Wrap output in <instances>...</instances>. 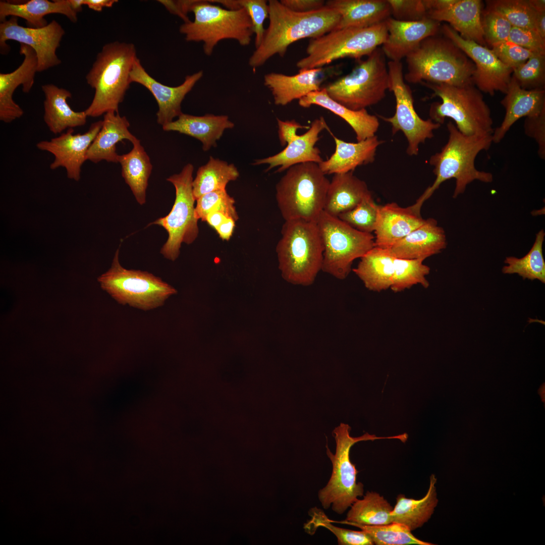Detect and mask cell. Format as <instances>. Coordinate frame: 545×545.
Instances as JSON below:
<instances>
[{"label": "cell", "mask_w": 545, "mask_h": 545, "mask_svg": "<svg viewBox=\"0 0 545 545\" xmlns=\"http://www.w3.org/2000/svg\"><path fill=\"white\" fill-rule=\"evenodd\" d=\"M268 26L248 61L253 69L263 65L276 54L284 57L288 47L299 40L318 38L336 29L340 19L338 13L325 5L316 11L298 13L277 0L268 1Z\"/></svg>", "instance_id": "cell-1"}, {"label": "cell", "mask_w": 545, "mask_h": 545, "mask_svg": "<svg viewBox=\"0 0 545 545\" xmlns=\"http://www.w3.org/2000/svg\"><path fill=\"white\" fill-rule=\"evenodd\" d=\"M449 138L440 152L431 155L429 164L433 167L435 179L411 207L421 212L424 202L430 197L444 182L454 178L455 188L453 197L463 194L468 184L475 180L490 183L493 176L489 172L481 171L475 166L477 155L489 148L492 134L468 136L461 133L451 121L447 124Z\"/></svg>", "instance_id": "cell-2"}, {"label": "cell", "mask_w": 545, "mask_h": 545, "mask_svg": "<svg viewBox=\"0 0 545 545\" xmlns=\"http://www.w3.org/2000/svg\"><path fill=\"white\" fill-rule=\"evenodd\" d=\"M406 61L404 80L412 84L464 86L472 83L475 70L474 63L455 43L437 35L421 41Z\"/></svg>", "instance_id": "cell-3"}, {"label": "cell", "mask_w": 545, "mask_h": 545, "mask_svg": "<svg viewBox=\"0 0 545 545\" xmlns=\"http://www.w3.org/2000/svg\"><path fill=\"white\" fill-rule=\"evenodd\" d=\"M137 58L136 47L131 43L114 41L102 47L86 76L87 84L95 90L90 104L85 110L87 117L118 113L119 105L131 83L130 73Z\"/></svg>", "instance_id": "cell-4"}, {"label": "cell", "mask_w": 545, "mask_h": 545, "mask_svg": "<svg viewBox=\"0 0 545 545\" xmlns=\"http://www.w3.org/2000/svg\"><path fill=\"white\" fill-rule=\"evenodd\" d=\"M276 252L279 268L287 282L311 285L321 270L323 247L316 223L285 221Z\"/></svg>", "instance_id": "cell-5"}, {"label": "cell", "mask_w": 545, "mask_h": 545, "mask_svg": "<svg viewBox=\"0 0 545 545\" xmlns=\"http://www.w3.org/2000/svg\"><path fill=\"white\" fill-rule=\"evenodd\" d=\"M351 427L341 423L333 431L336 441V452L333 454L326 445V455L332 464L331 477L324 487L319 490L318 498L324 509L331 507L338 514H343L359 497L364 494V485L357 481L358 471L350 458L352 447L361 441L378 439H398L403 441V434L379 437L366 432L361 436L350 435Z\"/></svg>", "instance_id": "cell-6"}, {"label": "cell", "mask_w": 545, "mask_h": 545, "mask_svg": "<svg viewBox=\"0 0 545 545\" xmlns=\"http://www.w3.org/2000/svg\"><path fill=\"white\" fill-rule=\"evenodd\" d=\"M193 21L184 23L179 31L188 42H203L205 55L210 56L221 40L233 39L248 45L254 34L251 19L244 8L229 10L210 1L194 0L190 8Z\"/></svg>", "instance_id": "cell-7"}, {"label": "cell", "mask_w": 545, "mask_h": 545, "mask_svg": "<svg viewBox=\"0 0 545 545\" xmlns=\"http://www.w3.org/2000/svg\"><path fill=\"white\" fill-rule=\"evenodd\" d=\"M329 184L316 163L299 164L287 170L276 185V199L285 221L316 223L323 210Z\"/></svg>", "instance_id": "cell-8"}, {"label": "cell", "mask_w": 545, "mask_h": 545, "mask_svg": "<svg viewBox=\"0 0 545 545\" xmlns=\"http://www.w3.org/2000/svg\"><path fill=\"white\" fill-rule=\"evenodd\" d=\"M422 84L442 100L441 102H433L430 106L429 114L432 121L441 125L446 118H449L464 135L492 134L493 121L490 108L482 92L472 83L461 86Z\"/></svg>", "instance_id": "cell-9"}, {"label": "cell", "mask_w": 545, "mask_h": 545, "mask_svg": "<svg viewBox=\"0 0 545 545\" xmlns=\"http://www.w3.org/2000/svg\"><path fill=\"white\" fill-rule=\"evenodd\" d=\"M388 36L386 21L366 28L335 29L319 37L310 39L306 57L296 63L299 70L322 68L345 58L359 60L368 56L385 42Z\"/></svg>", "instance_id": "cell-10"}, {"label": "cell", "mask_w": 545, "mask_h": 545, "mask_svg": "<svg viewBox=\"0 0 545 545\" xmlns=\"http://www.w3.org/2000/svg\"><path fill=\"white\" fill-rule=\"evenodd\" d=\"M324 88L332 99L353 111L378 103L390 89L388 65L382 48H377L350 73Z\"/></svg>", "instance_id": "cell-11"}, {"label": "cell", "mask_w": 545, "mask_h": 545, "mask_svg": "<svg viewBox=\"0 0 545 545\" xmlns=\"http://www.w3.org/2000/svg\"><path fill=\"white\" fill-rule=\"evenodd\" d=\"M119 254L118 249L111 268L97 278L102 289L118 303L147 311L162 306L177 293L173 287L151 273L123 267Z\"/></svg>", "instance_id": "cell-12"}, {"label": "cell", "mask_w": 545, "mask_h": 545, "mask_svg": "<svg viewBox=\"0 0 545 545\" xmlns=\"http://www.w3.org/2000/svg\"><path fill=\"white\" fill-rule=\"evenodd\" d=\"M316 223L323 247L321 270L337 279H346L354 260L374 247L372 233L359 231L324 211Z\"/></svg>", "instance_id": "cell-13"}, {"label": "cell", "mask_w": 545, "mask_h": 545, "mask_svg": "<svg viewBox=\"0 0 545 545\" xmlns=\"http://www.w3.org/2000/svg\"><path fill=\"white\" fill-rule=\"evenodd\" d=\"M193 170V166L188 164L180 173L167 179L175 188L174 204L167 215L150 224L162 227L168 232V240L160 252L166 258L172 261L178 257L182 243H193L199 233L192 187Z\"/></svg>", "instance_id": "cell-14"}, {"label": "cell", "mask_w": 545, "mask_h": 545, "mask_svg": "<svg viewBox=\"0 0 545 545\" xmlns=\"http://www.w3.org/2000/svg\"><path fill=\"white\" fill-rule=\"evenodd\" d=\"M387 65L389 90L394 94L396 110L393 117H379L391 124L393 134L399 131L403 133L408 141L407 154L410 156L417 155L419 144L433 137V131L441 125L430 119L424 120L416 113L412 90L405 82L402 62L390 61Z\"/></svg>", "instance_id": "cell-15"}, {"label": "cell", "mask_w": 545, "mask_h": 545, "mask_svg": "<svg viewBox=\"0 0 545 545\" xmlns=\"http://www.w3.org/2000/svg\"><path fill=\"white\" fill-rule=\"evenodd\" d=\"M65 30L53 20L42 28L24 27L18 24V18L12 16L0 23V50L2 54L10 51L9 40L31 47L37 58V72H41L61 63L56 54Z\"/></svg>", "instance_id": "cell-16"}, {"label": "cell", "mask_w": 545, "mask_h": 545, "mask_svg": "<svg viewBox=\"0 0 545 545\" xmlns=\"http://www.w3.org/2000/svg\"><path fill=\"white\" fill-rule=\"evenodd\" d=\"M441 30L474 63L475 70L472 83L478 90L492 96L497 91L506 92L512 69L503 64L491 49L462 38L449 25H443Z\"/></svg>", "instance_id": "cell-17"}, {"label": "cell", "mask_w": 545, "mask_h": 545, "mask_svg": "<svg viewBox=\"0 0 545 545\" xmlns=\"http://www.w3.org/2000/svg\"><path fill=\"white\" fill-rule=\"evenodd\" d=\"M102 121L93 123L83 134H74L70 129L58 137L50 140H42L36 144L38 149L51 153L54 159L50 169L59 167L66 169L67 177L78 181L80 179L81 167L86 160L89 147L100 131Z\"/></svg>", "instance_id": "cell-18"}, {"label": "cell", "mask_w": 545, "mask_h": 545, "mask_svg": "<svg viewBox=\"0 0 545 545\" xmlns=\"http://www.w3.org/2000/svg\"><path fill=\"white\" fill-rule=\"evenodd\" d=\"M203 75V72L200 70L187 75L184 82L179 86H167L152 77L137 58L130 73V81L131 83L142 85L153 95L158 106L157 122L163 126L173 121L175 118L183 113L181 111L182 101Z\"/></svg>", "instance_id": "cell-19"}, {"label": "cell", "mask_w": 545, "mask_h": 545, "mask_svg": "<svg viewBox=\"0 0 545 545\" xmlns=\"http://www.w3.org/2000/svg\"><path fill=\"white\" fill-rule=\"evenodd\" d=\"M388 36L381 48L390 61L401 62L425 38L437 35L440 23L427 17L416 21L386 20Z\"/></svg>", "instance_id": "cell-20"}, {"label": "cell", "mask_w": 545, "mask_h": 545, "mask_svg": "<svg viewBox=\"0 0 545 545\" xmlns=\"http://www.w3.org/2000/svg\"><path fill=\"white\" fill-rule=\"evenodd\" d=\"M20 53L24 59L19 67L12 72L0 74V120L10 123L21 117L22 108L13 99L15 90L20 85L24 93L30 91L37 72V58L30 46L20 44Z\"/></svg>", "instance_id": "cell-21"}, {"label": "cell", "mask_w": 545, "mask_h": 545, "mask_svg": "<svg viewBox=\"0 0 545 545\" xmlns=\"http://www.w3.org/2000/svg\"><path fill=\"white\" fill-rule=\"evenodd\" d=\"M328 128L324 118L320 117L311 123L307 132L298 135L282 151L274 155L257 159L253 165L267 164L268 167L266 172L279 167L276 172L281 173L299 164L314 162L319 164L323 160L319 149L315 145L319 139V133Z\"/></svg>", "instance_id": "cell-22"}, {"label": "cell", "mask_w": 545, "mask_h": 545, "mask_svg": "<svg viewBox=\"0 0 545 545\" xmlns=\"http://www.w3.org/2000/svg\"><path fill=\"white\" fill-rule=\"evenodd\" d=\"M505 94L501 101L505 109L504 118L492 133L493 142L496 143L501 142L518 120L537 115L545 110L544 89H523L512 75Z\"/></svg>", "instance_id": "cell-23"}, {"label": "cell", "mask_w": 545, "mask_h": 545, "mask_svg": "<svg viewBox=\"0 0 545 545\" xmlns=\"http://www.w3.org/2000/svg\"><path fill=\"white\" fill-rule=\"evenodd\" d=\"M425 221L421 213L411 206L402 207L395 202L379 205L374 231V246L389 248Z\"/></svg>", "instance_id": "cell-24"}, {"label": "cell", "mask_w": 545, "mask_h": 545, "mask_svg": "<svg viewBox=\"0 0 545 545\" xmlns=\"http://www.w3.org/2000/svg\"><path fill=\"white\" fill-rule=\"evenodd\" d=\"M447 247L444 230L433 218L424 223L388 248L391 255L401 259H422L440 253Z\"/></svg>", "instance_id": "cell-25"}, {"label": "cell", "mask_w": 545, "mask_h": 545, "mask_svg": "<svg viewBox=\"0 0 545 545\" xmlns=\"http://www.w3.org/2000/svg\"><path fill=\"white\" fill-rule=\"evenodd\" d=\"M335 141L334 153L318 166L326 175L353 172L357 167L372 162L377 147L384 142L375 135L357 142H348L337 138L327 129Z\"/></svg>", "instance_id": "cell-26"}, {"label": "cell", "mask_w": 545, "mask_h": 545, "mask_svg": "<svg viewBox=\"0 0 545 545\" xmlns=\"http://www.w3.org/2000/svg\"><path fill=\"white\" fill-rule=\"evenodd\" d=\"M322 71V68L299 70L294 75L271 72L264 75V85L271 91L275 104L284 106L320 90Z\"/></svg>", "instance_id": "cell-27"}, {"label": "cell", "mask_w": 545, "mask_h": 545, "mask_svg": "<svg viewBox=\"0 0 545 545\" xmlns=\"http://www.w3.org/2000/svg\"><path fill=\"white\" fill-rule=\"evenodd\" d=\"M482 2L457 0L442 11H430L427 17L439 22H446L462 38L486 46L481 24Z\"/></svg>", "instance_id": "cell-28"}, {"label": "cell", "mask_w": 545, "mask_h": 545, "mask_svg": "<svg viewBox=\"0 0 545 545\" xmlns=\"http://www.w3.org/2000/svg\"><path fill=\"white\" fill-rule=\"evenodd\" d=\"M102 121V127L88 149L86 160L94 163L102 160L118 162L117 144L124 139L132 144L139 140L129 130L130 123L127 118L119 113L108 112Z\"/></svg>", "instance_id": "cell-29"}, {"label": "cell", "mask_w": 545, "mask_h": 545, "mask_svg": "<svg viewBox=\"0 0 545 545\" xmlns=\"http://www.w3.org/2000/svg\"><path fill=\"white\" fill-rule=\"evenodd\" d=\"M325 5L340 16L336 29L370 27L391 15L387 0H329Z\"/></svg>", "instance_id": "cell-30"}, {"label": "cell", "mask_w": 545, "mask_h": 545, "mask_svg": "<svg viewBox=\"0 0 545 545\" xmlns=\"http://www.w3.org/2000/svg\"><path fill=\"white\" fill-rule=\"evenodd\" d=\"M298 103L304 108L318 105L341 117L352 128L357 141L374 136L379 126L376 116L369 114L366 109L353 111L332 99L324 88L309 93L300 99Z\"/></svg>", "instance_id": "cell-31"}, {"label": "cell", "mask_w": 545, "mask_h": 545, "mask_svg": "<svg viewBox=\"0 0 545 545\" xmlns=\"http://www.w3.org/2000/svg\"><path fill=\"white\" fill-rule=\"evenodd\" d=\"M234 124L228 116L206 114L196 116L182 113L176 121L162 126L166 131H176L193 137L202 143V149L207 151L216 146V141L226 129H232Z\"/></svg>", "instance_id": "cell-32"}, {"label": "cell", "mask_w": 545, "mask_h": 545, "mask_svg": "<svg viewBox=\"0 0 545 545\" xmlns=\"http://www.w3.org/2000/svg\"><path fill=\"white\" fill-rule=\"evenodd\" d=\"M41 89L45 97L43 119L51 132L57 134L85 124V111H74L68 103L67 99L72 97L69 90L52 84L43 85Z\"/></svg>", "instance_id": "cell-33"}, {"label": "cell", "mask_w": 545, "mask_h": 545, "mask_svg": "<svg viewBox=\"0 0 545 545\" xmlns=\"http://www.w3.org/2000/svg\"><path fill=\"white\" fill-rule=\"evenodd\" d=\"M50 14L65 15L72 22L77 21V13L72 9L69 0H30L22 3L0 2V21L8 16L21 18L29 27L42 28L48 23L44 16Z\"/></svg>", "instance_id": "cell-34"}, {"label": "cell", "mask_w": 545, "mask_h": 545, "mask_svg": "<svg viewBox=\"0 0 545 545\" xmlns=\"http://www.w3.org/2000/svg\"><path fill=\"white\" fill-rule=\"evenodd\" d=\"M371 194L366 183L354 175L353 172L334 174L330 181L323 211L338 217L354 208Z\"/></svg>", "instance_id": "cell-35"}, {"label": "cell", "mask_w": 545, "mask_h": 545, "mask_svg": "<svg viewBox=\"0 0 545 545\" xmlns=\"http://www.w3.org/2000/svg\"><path fill=\"white\" fill-rule=\"evenodd\" d=\"M434 474L430 476L429 486L426 495L421 499L406 498L399 494L391 512L392 522L404 525L410 531L421 527L433 514L438 503Z\"/></svg>", "instance_id": "cell-36"}, {"label": "cell", "mask_w": 545, "mask_h": 545, "mask_svg": "<svg viewBox=\"0 0 545 545\" xmlns=\"http://www.w3.org/2000/svg\"><path fill=\"white\" fill-rule=\"evenodd\" d=\"M395 258L388 249L374 246L360 258L353 271L366 288L379 292L391 288Z\"/></svg>", "instance_id": "cell-37"}, {"label": "cell", "mask_w": 545, "mask_h": 545, "mask_svg": "<svg viewBox=\"0 0 545 545\" xmlns=\"http://www.w3.org/2000/svg\"><path fill=\"white\" fill-rule=\"evenodd\" d=\"M133 145L130 152L119 155L118 162L122 167L123 178L130 187L136 201L143 205L146 202V190L152 166L140 140Z\"/></svg>", "instance_id": "cell-38"}, {"label": "cell", "mask_w": 545, "mask_h": 545, "mask_svg": "<svg viewBox=\"0 0 545 545\" xmlns=\"http://www.w3.org/2000/svg\"><path fill=\"white\" fill-rule=\"evenodd\" d=\"M239 176V172L233 164L210 156L208 162L199 168L193 181L195 200L211 192L226 190L228 183L236 180Z\"/></svg>", "instance_id": "cell-39"}, {"label": "cell", "mask_w": 545, "mask_h": 545, "mask_svg": "<svg viewBox=\"0 0 545 545\" xmlns=\"http://www.w3.org/2000/svg\"><path fill=\"white\" fill-rule=\"evenodd\" d=\"M362 499H357L350 506L345 522L365 525H381L392 522L393 507L379 494L367 491Z\"/></svg>", "instance_id": "cell-40"}, {"label": "cell", "mask_w": 545, "mask_h": 545, "mask_svg": "<svg viewBox=\"0 0 545 545\" xmlns=\"http://www.w3.org/2000/svg\"><path fill=\"white\" fill-rule=\"evenodd\" d=\"M545 233L543 230L536 235L535 241L529 251L523 257L506 258L507 264L502 268L504 274H517L523 279L538 280L545 283V261L542 253V245Z\"/></svg>", "instance_id": "cell-41"}, {"label": "cell", "mask_w": 545, "mask_h": 545, "mask_svg": "<svg viewBox=\"0 0 545 545\" xmlns=\"http://www.w3.org/2000/svg\"><path fill=\"white\" fill-rule=\"evenodd\" d=\"M310 518L304 524L306 532L310 535L315 533L317 529L322 527L331 531L337 537L339 545H373V540L366 532L355 531L335 526L324 512L316 507L308 512Z\"/></svg>", "instance_id": "cell-42"}, {"label": "cell", "mask_w": 545, "mask_h": 545, "mask_svg": "<svg viewBox=\"0 0 545 545\" xmlns=\"http://www.w3.org/2000/svg\"><path fill=\"white\" fill-rule=\"evenodd\" d=\"M336 522L357 527L367 533L376 545H432L416 538L403 525L392 522L381 525H365L342 521Z\"/></svg>", "instance_id": "cell-43"}, {"label": "cell", "mask_w": 545, "mask_h": 545, "mask_svg": "<svg viewBox=\"0 0 545 545\" xmlns=\"http://www.w3.org/2000/svg\"><path fill=\"white\" fill-rule=\"evenodd\" d=\"M422 259H395L394 271L390 289L395 293L402 292L419 284L427 288L429 283L426 278L430 268L423 263Z\"/></svg>", "instance_id": "cell-44"}, {"label": "cell", "mask_w": 545, "mask_h": 545, "mask_svg": "<svg viewBox=\"0 0 545 545\" xmlns=\"http://www.w3.org/2000/svg\"><path fill=\"white\" fill-rule=\"evenodd\" d=\"M486 9L494 10L505 17L512 27L534 30L535 12L528 0L487 1Z\"/></svg>", "instance_id": "cell-45"}, {"label": "cell", "mask_w": 545, "mask_h": 545, "mask_svg": "<svg viewBox=\"0 0 545 545\" xmlns=\"http://www.w3.org/2000/svg\"><path fill=\"white\" fill-rule=\"evenodd\" d=\"M378 206L371 194L354 208L340 214L338 217L359 231L371 233L374 231Z\"/></svg>", "instance_id": "cell-46"}, {"label": "cell", "mask_w": 545, "mask_h": 545, "mask_svg": "<svg viewBox=\"0 0 545 545\" xmlns=\"http://www.w3.org/2000/svg\"><path fill=\"white\" fill-rule=\"evenodd\" d=\"M195 214L198 220L205 222L207 215L215 211H223L236 221L239 219L235 206V201L226 190H217L204 194L196 200Z\"/></svg>", "instance_id": "cell-47"}, {"label": "cell", "mask_w": 545, "mask_h": 545, "mask_svg": "<svg viewBox=\"0 0 545 545\" xmlns=\"http://www.w3.org/2000/svg\"><path fill=\"white\" fill-rule=\"evenodd\" d=\"M223 6L229 10L244 8L250 19L255 34V46L257 47L262 42L265 29L264 22L268 18L269 7L265 0H223Z\"/></svg>", "instance_id": "cell-48"}, {"label": "cell", "mask_w": 545, "mask_h": 545, "mask_svg": "<svg viewBox=\"0 0 545 545\" xmlns=\"http://www.w3.org/2000/svg\"><path fill=\"white\" fill-rule=\"evenodd\" d=\"M512 76L523 89H544L545 54H533L527 61L514 69Z\"/></svg>", "instance_id": "cell-49"}, {"label": "cell", "mask_w": 545, "mask_h": 545, "mask_svg": "<svg viewBox=\"0 0 545 545\" xmlns=\"http://www.w3.org/2000/svg\"><path fill=\"white\" fill-rule=\"evenodd\" d=\"M481 24L485 42L490 46L508 40L512 26L500 13L486 9L481 17Z\"/></svg>", "instance_id": "cell-50"}, {"label": "cell", "mask_w": 545, "mask_h": 545, "mask_svg": "<svg viewBox=\"0 0 545 545\" xmlns=\"http://www.w3.org/2000/svg\"><path fill=\"white\" fill-rule=\"evenodd\" d=\"M490 46L497 58L513 70L525 63L535 53L508 40Z\"/></svg>", "instance_id": "cell-51"}, {"label": "cell", "mask_w": 545, "mask_h": 545, "mask_svg": "<svg viewBox=\"0 0 545 545\" xmlns=\"http://www.w3.org/2000/svg\"><path fill=\"white\" fill-rule=\"evenodd\" d=\"M393 19L403 21H416L427 17L423 0H387Z\"/></svg>", "instance_id": "cell-52"}, {"label": "cell", "mask_w": 545, "mask_h": 545, "mask_svg": "<svg viewBox=\"0 0 545 545\" xmlns=\"http://www.w3.org/2000/svg\"><path fill=\"white\" fill-rule=\"evenodd\" d=\"M508 40L534 53L545 54V39L534 30L512 27Z\"/></svg>", "instance_id": "cell-53"}, {"label": "cell", "mask_w": 545, "mask_h": 545, "mask_svg": "<svg viewBox=\"0 0 545 545\" xmlns=\"http://www.w3.org/2000/svg\"><path fill=\"white\" fill-rule=\"evenodd\" d=\"M525 134L533 138L538 146V156L545 159V110L539 114L526 117L524 123Z\"/></svg>", "instance_id": "cell-54"}, {"label": "cell", "mask_w": 545, "mask_h": 545, "mask_svg": "<svg viewBox=\"0 0 545 545\" xmlns=\"http://www.w3.org/2000/svg\"><path fill=\"white\" fill-rule=\"evenodd\" d=\"M278 135L282 146L288 145L298 136L297 131L300 129H308L309 126L301 125L295 120L282 121L277 119Z\"/></svg>", "instance_id": "cell-55"}, {"label": "cell", "mask_w": 545, "mask_h": 545, "mask_svg": "<svg viewBox=\"0 0 545 545\" xmlns=\"http://www.w3.org/2000/svg\"><path fill=\"white\" fill-rule=\"evenodd\" d=\"M289 9L298 13H307L323 8L325 2L322 0H281Z\"/></svg>", "instance_id": "cell-56"}, {"label": "cell", "mask_w": 545, "mask_h": 545, "mask_svg": "<svg viewBox=\"0 0 545 545\" xmlns=\"http://www.w3.org/2000/svg\"><path fill=\"white\" fill-rule=\"evenodd\" d=\"M194 0L187 1H158L171 14L181 18L184 23L190 20L187 16Z\"/></svg>", "instance_id": "cell-57"}, {"label": "cell", "mask_w": 545, "mask_h": 545, "mask_svg": "<svg viewBox=\"0 0 545 545\" xmlns=\"http://www.w3.org/2000/svg\"><path fill=\"white\" fill-rule=\"evenodd\" d=\"M236 222L233 218L229 217L215 230L222 240L228 241L230 239L234 230Z\"/></svg>", "instance_id": "cell-58"}, {"label": "cell", "mask_w": 545, "mask_h": 545, "mask_svg": "<svg viewBox=\"0 0 545 545\" xmlns=\"http://www.w3.org/2000/svg\"><path fill=\"white\" fill-rule=\"evenodd\" d=\"M427 11H442L452 6L457 0H423Z\"/></svg>", "instance_id": "cell-59"}, {"label": "cell", "mask_w": 545, "mask_h": 545, "mask_svg": "<svg viewBox=\"0 0 545 545\" xmlns=\"http://www.w3.org/2000/svg\"><path fill=\"white\" fill-rule=\"evenodd\" d=\"M229 217H232L224 212L220 211H212L209 213L205 222L215 230L221 224Z\"/></svg>", "instance_id": "cell-60"}, {"label": "cell", "mask_w": 545, "mask_h": 545, "mask_svg": "<svg viewBox=\"0 0 545 545\" xmlns=\"http://www.w3.org/2000/svg\"><path fill=\"white\" fill-rule=\"evenodd\" d=\"M118 2L117 0H83V3L93 11L100 12L103 8H111Z\"/></svg>", "instance_id": "cell-61"}, {"label": "cell", "mask_w": 545, "mask_h": 545, "mask_svg": "<svg viewBox=\"0 0 545 545\" xmlns=\"http://www.w3.org/2000/svg\"><path fill=\"white\" fill-rule=\"evenodd\" d=\"M533 26L534 30L545 39V11L535 12Z\"/></svg>", "instance_id": "cell-62"}, {"label": "cell", "mask_w": 545, "mask_h": 545, "mask_svg": "<svg viewBox=\"0 0 545 545\" xmlns=\"http://www.w3.org/2000/svg\"><path fill=\"white\" fill-rule=\"evenodd\" d=\"M530 7L536 12L545 11L544 0H528Z\"/></svg>", "instance_id": "cell-63"}, {"label": "cell", "mask_w": 545, "mask_h": 545, "mask_svg": "<svg viewBox=\"0 0 545 545\" xmlns=\"http://www.w3.org/2000/svg\"><path fill=\"white\" fill-rule=\"evenodd\" d=\"M73 10L76 13L81 12L83 5V0H69Z\"/></svg>", "instance_id": "cell-64"}]
</instances>
